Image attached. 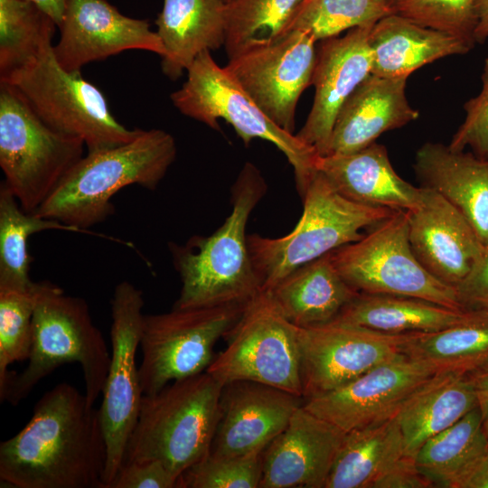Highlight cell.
<instances>
[{"label": "cell", "mask_w": 488, "mask_h": 488, "mask_svg": "<svg viewBox=\"0 0 488 488\" xmlns=\"http://www.w3.org/2000/svg\"><path fill=\"white\" fill-rule=\"evenodd\" d=\"M107 446L99 409L61 382L28 423L0 444V480L14 488H105Z\"/></svg>", "instance_id": "obj_1"}, {"label": "cell", "mask_w": 488, "mask_h": 488, "mask_svg": "<svg viewBox=\"0 0 488 488\" xmlns=\"http://www.w3.org/2000/svg\"><path fill=\"white\" fill-rule=\"evenodd\" d=\"M267 188L258 167L246 163L232 185V210L223 224L210 236H193L183 245L169 244L182 281L174 308L245 305L262 292L246 227Z\"/></svg>", "instance_id": "obj_2"}, {"label": "cell", "mask_w": 488, "mask_h": 488, "mask_svg": "<svg viewBox=\"0 0 488 488\" xmlns=\"http://www.w3.org/2000/svg\"><path fill=\"white\" fill-rule=\"evenodd\" d=\"M176 155L171 134L141 129L128 143L88 152L35 214L90 234L89 228L113 213L111 199L119 190L132 184L155 190Z\"/></svg>", "instance_id": "obj_3"}, {"label": "cell", "mask_w": 488, "mask_h": 488, "mask_svg": "<svg viewBox=\"0 0 488 488\" xmlns=\"http://www.w3.org/2000/svg\"><path fill=\"white\" fill-rule=\"evenodd\" d=\"M70 362L80 365L85 396L93 406L109 368L107 343L83 298L67 295L51 282H37L28 364L20 373L9 372L1 401L17 405L41 380Z\"/></svg>", "instance_id": "obj_4"}, {"label": "cell", "mask_w": 488, "mask_h": 488, "mask_svg": "<svg viewBox=\"0 0 488 488\" xmlns=\"http://www.w3.org/2000/svg\"><path fill=\"white\" fill-rule=\"evenodd\" d=\"M223 385L205 371L143 394L123 464L158 460L178 479L210 452Z\"/></svg>", "instance_id": "obj_5"}, {"label": "cell", "mask_w": 488, "mask_h": 488, "mask_svg": "<svg viewBox=\"0 0 488 488\" xmlns=\"http://www.w3.org/2000/svg\"><path fill=\"white\" fill-rule=\"evenodd\" d=\"M302 200L303 213L286 236L248 235L250 259L262 291L270 290L297 267L359 240L398 211L346 199L317 169Z\"/></svg>", "instance_id": "obj_6"}, {"label": "cell", "mask_w": 488, "mask_h": 488, "mask_svg": "<svg viewBox=\"0 0 488 488\" xmlns=\"http://www.w3.org/2000/svg\"><path fill=\"white\" fill-rule=\"evenodd\" d=\"M84 141L47 126L0 81V167L21 208L35 213L84 156Z\"/></svg>", "instance_id": "obj_7"}, {"label": "cell", "mask_w": 488, "mask_h": 488, "mask_svg": "<svg viewBox=\"0 0 488 488\" xmlns=\"http://www.w3.org/2000/svg\"><path fill=\"white\" fill-rule=\"evenodd\" d=\"M47 43L30 62L0 78L13 86L34 113L52 129L81 138L88 152L108 149L133 140L141 129L121 125L106 97L80 71H68Z\"/></svg>", "instance_id": "obj_8"}, {"label": "cell", "mask_w": 488, "mask_h": 488, "mask_svg": "<svg viewBox=\"0 0 488 488\" xmlns=\"http://www.w3.org/2000/svg\"><path fill=\"white\" fill-rule=\"evenodd\" d=\"M186 71L185 82L170 95L173 105L215 130H220L218 119H223L246 145L255 138L275 145L292 165L302 198L316 172V152L268 118L225 67L217 64L211 51L202 52Z\"/></svg>", "instance_id": "obj_9"}, {"label": "cell", "mask_w": 488, "mask_h": 488, "mask_svg": "<svg viewBox=\"0 0 488 488\" xmlns=\"http://www.w3.org/2000/svg\"><path fill=\"white\" fill-rule=\"evenodd\" d=\"M332 260L360 293L410 296L463 310L457 291L431 275L415 257L408 239V213L395 211L357 241L331 252Z\"/></svg>", "instance_id": "obj_10"}, {"label": "cell", "mask_w": 488, "mask_h": 488, "mask_svg": "<svg viewBox=\"0 0 488 488\" xmlns=\"http://www.w3.org/2000/svg\"><path fill=\"white\" fill-rule=\"evenodd\" d=\"M298 329L262 291L225 334V349L214 356L206 371L222 384L257 381L303 398Z\"/></svg>", "instance_id": "obj_11"}, {"label": "cell", "mask_w": 488, "mask_h": 488, "mask_svg": "<svg viewBox=\"0 0 488 488\" xmlns=\"http://www.w3.org/2000/svg\"><path fill=\"white\" fill-rule=\"evenodd\" d=\"M247 305L173 307L168 313L145 314L138 368L143 394L155 393L174 380L205 371L214 358L215 343L236 324Z\"/></svg>", "instance_id": "obj_12"}, {"label": "cell", "mask_w": 488, "mask_h": 488, "mask_svg": "<svg viewBox=\"0 0 488 488\" xmlns=\"http://www.w3.org/2000/svg\"><path fill=\"white\" fill-rule=\"evenodd\" d=\"M144 303L142 291L128 281L116 286L110 301L112 352L99 408L107 446L105 488L110 487L123 465L143 397L136 356L142 334Z\"/></svg>", "instance_id": "obj_13"}, {"label": "cell", "mask_w": 488, "mask_h": 488, "mask_svg": "<svg viewBox=\"0 0 488 488\" xmlns=\"http://www.w3.org/2000/svg\"><path fill=\"white\" fill-rule=\"evenodd\" d=\"M409 334L381 333L339 320L299 328L304 399L338 389L370 370L404 355L403 344Z\"/></svg>", "instance_id": "obj_14"}, {"label": "cell", "mask_w": 488, "mask_h": 488, "mask_svg": "<svg viewBox=\"0 0 488 488\" xmlns=\"http://www.w3.org/2000/svg\"><path fill=\"white\" fill-rule=\"evenodd\" d=\"M315 42L305 33L288 31L276 41L234 54L225 66L263 113L292 134L299 98L312 85Z\"/></svg>", "instance_id": "obj_15"}, {"label": "cell", "mask_w": 488, "mask_h": 488, "mask_svg": "<svg viewBox=\"0 0 488 488\" xmlns=\"http://www.w3.org/2000/svg\"><path fill=\"white\" fill-rule=\"evenodd\" d=\"M433 374L429 367L404 354L305 399L303 406L347 433L395 417L408 397Z\"/></svg>", "instance_id": "obj_16"}, {"label": "cell", "mask_w": 488, "mask_h": 488, "mask_svg": "<svg viewBox=\"0 0 488 488\" xmlns=\"http://www.w3.org/2000/svg\"><path fill=\"white\" fill-rule=\"evenodd\" d=\"M53 45L59 64L68 71H80L92 61L127 50H142L164 56L157 33L145 19L121 14L107 0H68Z\"/></svg>", "instance_id": "obj_17"}, {"label": "cell", "mask_w": 488, "mask_h": 488, "mask_svg": "<svg viewBox=\"0 0 488 488\" xmlns=\"http://www.w3.org/2000/svg\"><path fill=\"white\" fill-rule=\"evenodd\" d=\"M373 24L321 41L312 85L314 96L303 127L296 134L319 156L329 155L336 117L348 97L372 70L369 36Z\"/></svg>", "instance_id": "obj_18"}, {"label": "cell", "mask_w": 488, "mask_h": 488, "mask_svg": "<svg viewBox=\"0 0 488 488\" xmlns=\"http://www.w3.org/2000/svg\"><path fill=\"white\" fill-rule=\"evenodd\" d=\"M395 417L345 433L324 488H428Z\"/></svg>", "instance_id": "obj_19"}, {"label": "cell", "mask_w": 488, "mask_h": 488, "mask_svg": "<svg viewBox=\"0 0 488 488\" xmlns=\"http://www.w3.org/2000/svg\"><path fill=\"white\" fill-rule=\"evenodd\" d=\"M304 402L300 396L257 381L224 384L209 453L238 455L264 450Z\"/></svg>", "instance_id": "obj_20"}, {"label": "cell", "mask_w": 488, "mask_h": 488, "mask_svg": "<svg viewBox=\"0 0 488 488\" xmlns=\"http://www.w3.org/2000/svg\"><path fill=\"white\" fill-rule=\"evenodd\" d=\"M422 187L420 203L408 213V239L420 264L456 287L486 246L463 214L437 192Z\"/></svg>", "instance_id": "obj_21"}, {"label": "cell", "mask_w": 488, "mask_h": 488, "mask_svg": "<svg viewBox=\"0 0 488 488\" xmlns=\"http://www.w3.org/2000/svg\"><path fill=\"white\" fill-rule=\"evenodd\" d=\"M344 436L300 406L263 451L259 488H324Z\"/></svg>", "instance_id": "obj_22"}, {"label": "cell", "mask_w": 488, "mask_h": 488, "mask_svg": "<svg viewBox=\"0 0 488 488\" xmlns=\"http://www.w3.org/2000/svg\"><path fill=\"white\" fill-rule=\"evenodd\" d=\"M406 78L370 74L342 106L333 129L329 155L367 147L383 133L419 117L406 95Z\"/></svg>", "instance_id": "obj_23"}, {"label": "cell", "mask_w": 488, "mask_h": 488, "mask_svg": "<svg viewBox=\"0 0 488 488\" xmlns=\"http://www.w3.org/2000/svg\"><path fill=\"white\" fill-rule=\"evenodd\" d=\"M315 166L338 192L352 202L406 211L421 202L422 187L400 177L386 147L375 142L351 154L318 156Z\"/></svg>", "instance_id": "obj_24"}, {"label": "cell", "mask_w": 488, "mask_h": 488, "mask_svg": "<svg viewBox=\"0 0 488 488\" xmlns=\"http://www.w3.org/2000/svg\"><path fill=\"white\" fill-rule=\"evenodd\" d=\"M414 169L421 186L454 205L488 247V160L428 142L417 151Z\"/></svg>", "instance_id": "obj_25"}, {"label": "cell", "mask_w": 488, "mask_h": 488, "mask_svg": "<svg viewBox=\"0 0 488 488\" xmlns=\"http://www.w3.org/2000/svg\"><path fill=\"white\" fill-rule=\"evenodd\" d=\"M371 73L406 78L439 59L467 53L474 43L454 34L420 25L397 13L376 22L370 33Z\"/></svg>", "instance_id": "obj_26"}, {"label": "cell", "mask_w": 488, "mask_h": 488, "mask_svg": "<svg viewBox=\"0 0 488 488\" xmlns=\"http://www.w3.org/2000/svg\"><path fill=\"white\" fill-rule=\"evenodd\" d=\"M155 23L165 49L162 71L175 80L202 52L224 46L226 4L222 0H164Z\"/></svg>", "instance_id": "obj_27"}, {"label": "cell", "mask_w": 488, "mask_h": 488, "mask_svg": "<svg viewBox=\"0 0 488 488\" xmlns=\"http://www.w3.org/2000/svg\"><path fill=\"white\" fill-rule=\"evenodd\" d=\"M266 292L299 328L333 321L359 293L340 275L331 252L297 267Z\"/></svg>", "instance_id": "obj_28"}, {"label": "cell", "mask_w": 488, "mask_h": 488, "mask_svg": "<svg viewBox=\"0 0 488 488\" xmlns=\"http://www.w3.org/2000/svg\"><path fill=\"white\" fill-rule=\"evenodd\" d=\"M476 407L475 389L469 374H433L408 397L396 415L407 452L415 457L427 440Z\"/></svg>", "instance_id": "obj_29"}, {"label": "cell", "mask_w": 488, "mask_h": 488, "mask_svg": "<svg viewBox=\"0 0 488 488\" xmlns=\"http://www.w3.org/2000/svg\"><path fill=\"white\" fill-rule=\"evenodd\" d=\"M480 315L416 297L359 292L334 320L402 334L436 332Z\"/></svg>", "instance_id": "obj_30"}, {"label": "cell", "mask_w": 488, "mask_h": 488, "mask_svg": "<svg viewBox=\"0 0 488 488\" xmlns=\"http://www.w3.org/2000/svg\"><path fill=\"white\" fill-rule=\"evenodd\" d=\"M488 451L478 407L427 440L415 455L418 472L432 487L458 488L474 465Z\"/></svg>", "instance_id": "obj_31"}, {"label": "cell", "mask_w": 488, "mask_h": 488, "mask_svg": "<svg viewBox=\"0 0 488 488\" xmlns=\"http://www.w3.org/2000/svg\"><path fill=\"white\" fill-rule=\"evenodd\" d=\"M403 353L429 367L434 373L470 374L488 365V316L430 333H412Z\"/></svg>", "instance_id": "obj_32"}, {"label": "cell", "mask_w": 488, "mask_h": 488, "mask_svg": "<svg viewBox=\"0 0 488 488\" xmlns=\"http://www.w3.org/2000/svg\"><path fill=\"white\" fill-rule=\"evenodd\" d=\"M46 230H82L57 221L24 211L12 191L0 184V289L27 291L35 282L29 277L31 258L27 241L31 235Z\"/></svg>", "instance_id": "obj_33"}, {"label": "cell", "mask_w": 488, "mask_h": 488, "mask_svg": "<svg viewBox=\"0 0 488 488\" xmlns=\"http://www.w3.org/2000/svg\"><path fill=\"white\" fill-rule=\"evenodd\" d=\"M53 19L30 0H0V78L34 59L52 42Z\"/></svg>", "instance_id": "obj_34"}, {"label": "cell", "mask_w": 488, "mask_h": 488, "mask_svg": "<svg viewBox=\"0 0 488 488\" xmlns=\"http://www.w3.org/2000/svg\"><path fill=\"white\" fill-rule=\"evenodd\" d=\"M302 1L232 0L226 4L224 47L228 57L283 36Z\"/></svg>", "instance_id": "obj_35"}, {"label": "cell", "mask_w": 488, "mask_h": 488, "mask_svg": "<svg viewBox=\"0 0 488 488\" xmlns=\"http://www.w3.org/2000/svg\"><path fill=\"white\" fill-rule=\"evenodd\" d=\"M393 13L394 0H303L287 32L299 31L321 42Z\"/></svg>", "instance_id": "obj_36"}, {"label": "cell", "mask_w": 488, "mask_h": 488, "mask_svg": "<svg viewBox=\"0 0 488 488\" xmlns=\"http://www.w3.org/2000/svg\"><path fill=\"white\" fill-rule=\"evenodd\" d=\"M35 286L27 291L0 289V391L6 385L8 366L28 360Z\"/></svg>", "instance_id": "obj_37"}, {"label": "cell", "mask_w": 488, "mask_h": 488, "mask_svg": "<svg viewBox=\"0 0 488 488\" xmlns=\"http://www.w3.org/2000/svg\"><path fill=\"white\" fill-rule=\"evenodd\" d=\"M263 451L238 455L209 453L180 475L177 488H259Z\"/></svg>", "instance_id": "obj_38"}, {"label": "cell", "mask_w": 488, "mask_h": 488, "mask_svg": "<svg viewBox=\"0 0 488 488\" xmlns=\"http://www.w3.org/2000/svg\"><path fill=\"white\" fill-rule=\"evenodd\" d=\"M476 0H394L395 13L426 27L476 43Z\"/></svg>", "instance_id": "obj_39"}, {"label": "cell", "mask_w": 488, "mask_h": 488, "mask_svg": "<svg viewBox=\"0 0 488 488\" xmlns=\"http://www.w3.org/2000/svg\"><path fill=\"white\" fill-rule=\"evenodd\" d=\"M480 92L464 105L465 117L454 134L449 148L470 147L476 156L488 160V58L484 61Z\"/></svg>", "instance_id": "obj_40"}, {"label": "cell", "mask_w": 488, "mask_h": 488, "mask_svg": "<svg viewBox=\"0 0 488 488\" xmlns=\"http://www.w3.org/2000/svg\"><path fill=\"white\" fill-rule=\"evenodd\" d=\"M178 479L158 460L125 463L109 488H177Z\"/></svg>", "instance_id": "obj_41"}, {"label": "cell", "mask_w": 488, "mask_h": 488, "mask_svg": "<svg viewBox=\"0 0 488 488\" xmlns=\"http://www.w3.org/2000/svg\"><path fill=\"white\" fill-rule=\"evenodd\" d=\"M455 288L463 310L488 316V247Z\"/></svg>", "instance_id": "obj_42"}, {"label": "cell", "mask_w": 488, "mask_h": 488, "mask_svg": "<svg viewBox=\"0 0 488 488\" xmlns=\"http://www.w3.org/2000/svg\"><path fill=\"white\" fill-rule=\"evenodd\" d=\"M469 376L474 386L483 427L488 437V365L470 373Z\"/></svg>", "instance_id": "obj_43"}, {"label": "cell", "mask_w": 488, "mask_h": 488, "mask_svg": "<svg viewBox=\"0 0 488 488\" xmlns=\"http://www.w3.org/2000/svg\"><path fill=\"white\" fill-rule=\"evenodd\" d=\"M458 488H488V451L474 465Z\"/></svg>", "instance_id": "obj_44"}, {"label": "cell", "mask_w": 488, "mask_h": 488, "mask_svg": "<svg viewBox=\"0 0 488 488\" xmlns=\"http://www.w3.org/2000/svg\"><path fill=\"white\" fill-rule=\"evenodd\" d=\"M474 14L476 26L474 38L475 42H483L488 38V0H476Z\"/></svg>", "instance_id": "obj_45"}, {"label": "cell", "mask_w": 488, "mask_h": 488, "mask_svg": "<svg viewBox=\"0 0 488 488\" xmlns=\"http://www.w3.org/2000/svg\"><path fill=\"white\" fill-rule=\"evenodd\" d=\"M47 13L56 23H61L68 0H30Z\"/></svg>", "instance_id": "obj_46"}, {"label": "cell", "mask_w": 488, "mask_h": 488, "mask_svg": "<svg viewBox=\"0 0 488 488\" xmlns=\"http://www.w3.org/2000/svg\"><path fill=\"white\" fill-rule=\"evenodd\" d=\"M225 4L230 3L232 0H222Z\"/></svg>", "instance_id": "obj_47"}]
</instances>
